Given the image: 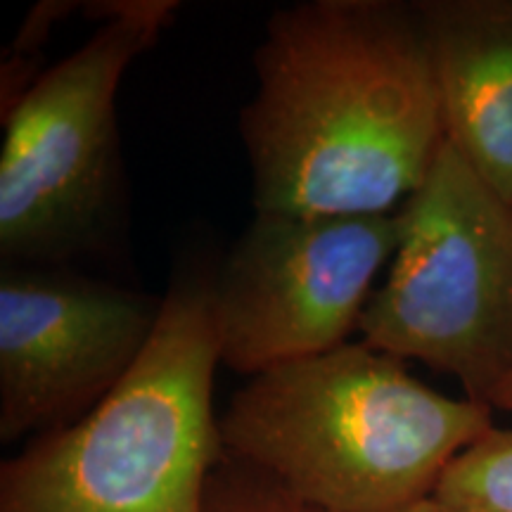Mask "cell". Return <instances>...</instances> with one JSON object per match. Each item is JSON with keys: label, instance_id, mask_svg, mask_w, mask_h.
<instances>
[{"label": "cell", "instance_id": "cell-1", "mask_svg": "<svg viewBox=\"0 0 512 512\" xmlns=\"http://www.w3.org/2000/svg\"><path fill=\"white\" fill-rule=\"evenodd\" d=\"M240 112L256 214H392L446 140L418 10L306 0L273 12Z\"/></svg>", "mask_w": 512, "mask_h": 512}, {"label": "cell", "instance_id": "cell-2", "mask_svg": "<svg viewBox=\"0 0 512 512\" xmlns=\"http://www.w3.org/2000/svg\"><path fill=\"white\" fill-rule=\"evenodd\" d=\"M494 427L366 342L249 377L219 418L223 453L330 512H399Z\"/></svg>", "mask_w": 512, "mask_h": 512}, {"label": "cell", "instance_id": "cell-3", "mask_svg": "<svg viewBox=\"0 0 512 512\" xmlns=\"http://www.w3.org/2000/svg\"><path fill=\"white\" fill-rule=\"evenodd\" d=\"M211 278L176 275L124 380L0 467V512H204L223 458Z\"/></svg>", "mask_w": 512, "mask_h": 512}, {"label": "cell", "instance_id": "cell-4", "mask_svg": "<svg viewBox=\"0 0 512 512\" xmlns=\"http://www.w3.org/2000/svg\"><path fill=\"white\" fill-rule=\"evenodd\" d=\"M98 29L3 112L0 254L62 261L100 240L119 188L117 93L174 19V0L88 5Z\"/></svg>", "mask_w": 512, "mask_h": 512}, {"label": "cell", "instance_id": "cell-5", "mask_svg": "<svg viewBox=\"0 0 512 512\" xmlns=\"http://www.w3.org/2000/svg\"><path fill=\"white\" fill-rule=\"evenodd\" d=\"M389 275L363 311V342L456 377L489 406L512 375V207L451 140L401 207Z\"/></svg>", "mask_w": 512, "mask_h": 512}, {"label": "cell", "instance_id": "cell-6", "mask_svg": "<svg viewBox=\"0 0 512 512\" xmlns=\"http://www.w3.org/2000/svg\"><path fill=\"white\" fill-rule=\"evenodd\" d=\"M392 214H254L211 278L221 363L254 377L347 344L401 242Z\"/></svg>", "mask_w": 512, "mask_h": 512}, {"label": "cell", "instance_id": "cell-7", "mask_svg": "<svg viewBox=\"0 0 512 512\" xmlns=\"http://www.w3.org/2000/svg\"><path fill=\"white\" fill-rule=\"evenodd\" d=\"M162 299L74 275L3 268L0 439L62 430L131 373Z\"/></svg>", "mask_w": 512, "mask_h": 512}, {"label": "cell", "instance_id": "cell-8", "mask_svg": "<svg viewBox=\"0 0 512 512\" xmlns=\"http://www.w3.org/2000/svg\"><path fill=\"white\" fill-rule=\"evenodd\" d=\"M446 138L512 207V3H427Z\"/></svg>", "mask_w": 512, "mask_h": 512}, {"label": "cell", "instance_id": "cell-9", "mask_svg": "<svg viewBox=\"0 0 512 512\" xmlns=\"http://www.w3.org/2000/svg\"><path fill=\"white\" fill-rule=\"evenodd\" d=\"M434 498L477 512H512V430L491 427L446 467Z\"/></svg>", "mask_w": 512, "mask_h": 512}, {"label": "cell", "instance_id": "cell-10", "mask_svg": "<svg viewBox=\"0 0 512 512\" xmlns=\"http://www.w3.org/2000/svg\"><path fill=\"white\" fill-rule=\"evenodd\" d=\"M204 512H330L306 503L273 477L223 453L207 484Z\"/></svg>", "mask_w": 512, "mask_h": 512}, {"label": "cell", "instance_id": "cell-11", "mask_svg": "<svg viewBox=\"0 0 512 512\" xmlns=\"http://www.w3.org/2000/svg\"><path fill=\"white\" fill-rule=\"evenodd\" d=\"M399 512H477V510H467V508H456V505H448L444 501H439V498H422V501L408 505V508H403Z\"/></svg>", "mask_w": 512, "mask_h": 512}, {"label": "cell", "instance_id": "cell-12", "mask_svg": "<svg viewBox=\"0 0 512 512\" xmlns=\"http://www.w3.org/2000/svg\"><path fill=\"white\" fill-rule=\"evenodd\" d=\"M489 408H491V411H494V408H503V411H512V375L501 384V387L496 389L494 396H491Z\"/></svg>", "mask_w": 512, "mask_h": 512}]
</instances>
